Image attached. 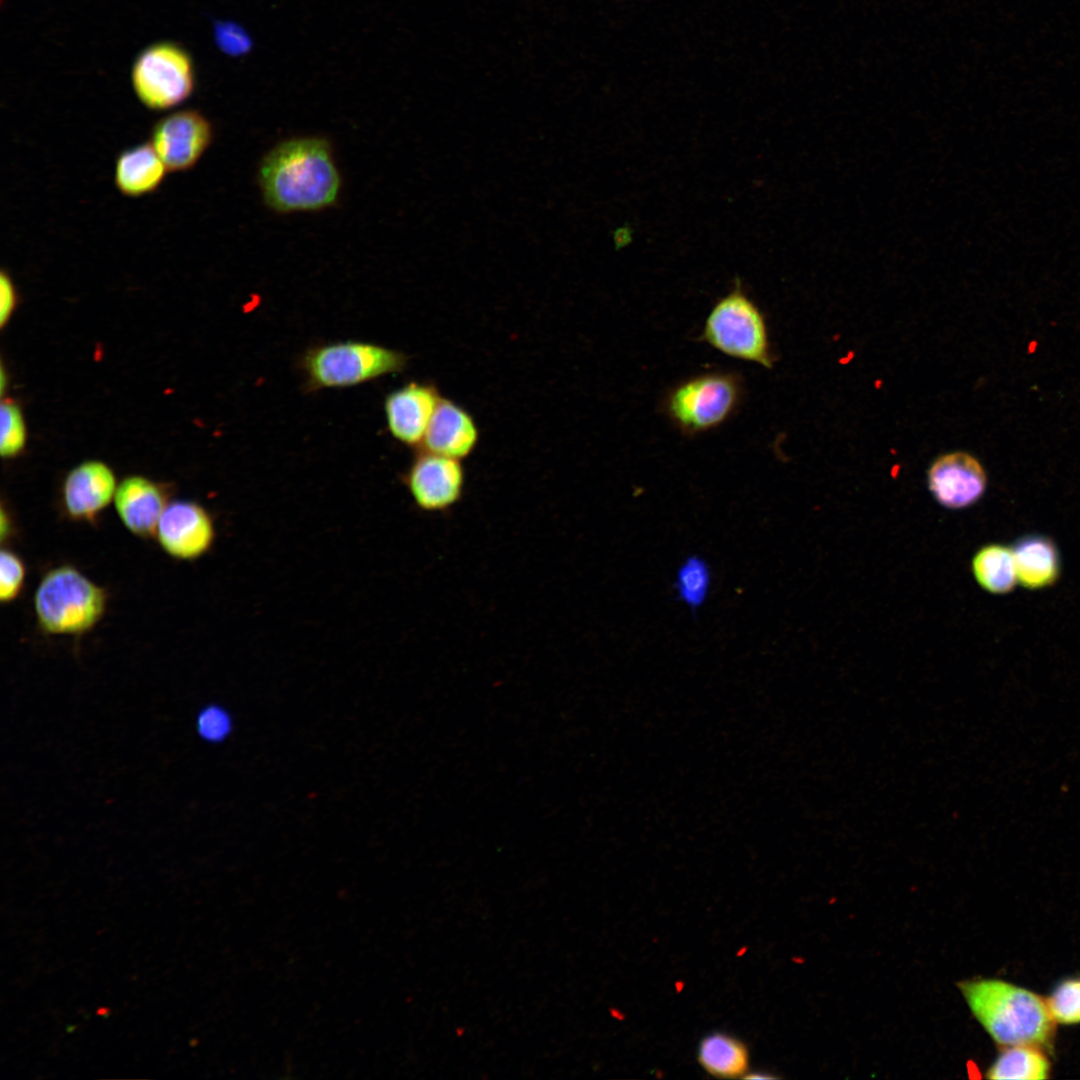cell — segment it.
Returning <instances> with one entry per match:
<instances>
[{"instance_id": "cell-2", "label": "cell", "mask_w": 1080, "mask_h": 1080, "mask_svg": "<svg viewBox=\"0 0 1080 1080\" xmlns=\"http://www.w3.org/2000/svg\"><path fill=\"white\" fill-rule=\"evenodd\" d=\"M959 988L971 1012L995 1042L1047 1046L1054 1019L1037 994L998 979L966 980Z\"/></svg>"}, {"instance_id": "cell-28", "label": "cell", "mask_w": 1080, "mask_h": 1080, "mask_svg": "<svg viewBox=\"0 0 1080 1080\" xmlns=\"http://www.w3.org/2000/svg\"><path fill=\"white\" fill-rule=\"evenodd\" d=\"M12 522L9 513L2 506L1 508V541L4 543L5 539L11 536Z\"/></svg>"}, {"instance_id": "cell-1", "label": "cell", "mask_w": 1080, "mask_h": 1080, "mask_svg": "<svg viewBox=\"0 0 1080 1080\" xmlns=\"http://www.w3.org/2000/svg\"><path fill=\"white\" fill-rule=\"evenodd\" d=\"M258 178L266 204L282 213L330 207L341 188L330 145L317 137L277 145L262 160Z\"/></svg>"}, {"instance_id": "cell-18", "label": "cell", "mask_w": 1080, "mask_h": 1080, "mask_svg": "<svg viewBox=\"0 0 1080 1080\" xmlns=\"http://www.w3.org/2000/svg\"><path fill=\"white\" fill-rule=\"evenodd\" d=\"M697 1059L708 1074L730 1079L744 1078L750 1061L747 1046L722 1032L710 1033L700 1041Z\"/></svg>"}, {"instance_id": "cell-5", "label": "cell", "mask_w": 1080, "mask_h": 1080, "mask_svg": "<svg viewBox=\"0 0 1080 1080\" xmlns=\"http://www.w3.org/2000/svg\"><path fill=\"white\" fill-rule=\"evenodd\" d=\"M699 340L728 357L766 369L776 360L766 316L739 281L714 303Z\"/></svg>"}, {"instance_id": "cell-17", "label": "cell", "mask_w": 1080, "mask_h": 1080, "mask_svg": "<svg viewBox=\"0 0 1080 1080\" xmlns=\"http://www.w3.org/2000/svg\"><path fill=\"white\" fill-rule=\"evenodd\" d=\"M167 168L150 142L121 151L115 160L114 183L127 197H141L156 191Z\"/></svg>"}, {"instance_id": "cell-22", "label": "cell", "mask_w": 1080, "mask_h": 1080, "mask_svg": "<svg viewBox=\"0 0 1080 1080\" xmlns=\"http://www.w3.org/2000/svg\"><path fill=\"white\" fill-rule=\"evenodd\" d=\"M0 452L10 458L19 454L26 442V427L20 408L12 401H4L0 412Z\"/></svg>"}, {"instance_id": "cell-12", "label": "cell", "mask_w": 1080, "mask_h": 1080, "mask_svg": "<svg viewBox=\"0 0 1080 1080\" xmlns=\"http://www.w3.org/2000/svg\"><path fill=\"white\" fill-rule=\"evenodd\" d=\"M987 477L972 455L956 451L937 458L928 471V485L936 500L951 509L976 503L985 492Z\"/></svg>"}, {"instance_id": "cell-19", "label": "cell", "mask_w": 1080, "mask_h": 1080, "mask_svg": "<svg viewBox=\"0 0 1080 1080\" xmlns=\"http://www.w3.org/2000/svg\"><path fill=\"white\" fill-rule=\"evenodd\" d=\"M972 572L977 583L992 594H1007L1018 582L1012 548L1003 544H989L978 550L972 559Z\"/></svg>"}, {"instance_id": "cell-9", "label": "cell", "mask_w": 1080, "mask_h": 1080, "mask_svg": "<svg viewBox=\"0 0 1080 1080\" xmlns=\"http://www.w3.org/2000/svg\"><path fill=\"white\" fill-rule=\"evenodd\" d=\"M213 139L210 121L199 111L179 110L158 119L150 131V143L168 171L192 169Z\"/></svg>"}, {"instance_id": "cell-4", "label": "cell", "mask_w": 1080, "mask_h": 1080, "mask_svg": "<svg viewBox=\"0 0 1080 1080\" xmlns=\"http://www.w3.org/2000/svg\"><path fill=\"white\" fill-rule=\"evenodd\" d=\"M106 590L72 565L47 571L34 593L33 607L40 629L50 635L79 636L104 617Z\"/></svg>"}, {"instance_id": "cell-27", "label": "cell", "mask_w": 1080, "mask_h": 1080, "mask_svg": "<svg viewBox=\"0 0 1080 1080\" xmlns=\"http://www.w3.org/2000/svg\"><path fill=\"white\" fill-rule=\"evenodd\" d=\"M17 303V292L10 274L2 270L0 275V322L3 326L10 318Z\"/></svg>"}, {"instance_id": "cell-20", "label": "cell", "mask_w": 1080, "mask_h": 1080, "mask_svg": "<svg viewBox=\"0 0 1080 1080\" xmlns=\"http://www.w3.org/2000/svg\"><path fill=\"white\" fill-rule=\"evenodd\" d=\"M1049 1068L1048 1059L1038 1047L1014 1045L999 1054L987 1070L986 1077L998 1080H1039L1048 1077Z\"/></svg>"}, {"instance_id": "cell-21", "label": "cell", "mask_w": 1080, "mask_h": 1080, "mask_svg": "<svg viewBox=\"0 0 1080 1080\" xmlns=\"http://www.w3.org/2000/svg\"><path fill=\"white\" fill-rule=\"evenodd\" d=\"M712 572L707 560L698 554L686 556L678 565L673 588L677 599L693 613L701 609L710 594Z\"/></svg>"}, {"instance_id": "cell-26", "label": "cell", "mask_w": 1080, "mask_h": 1080, "mask_svg": "<svg viewBox=\"0 0 1080 1080\" xmlns=\"http://www.w3.org/2000/svg\"><path fill=\"white\" fill-rule=\"evenodd\" d=\"M215 32L219 46L230 54L239 53L247 46V37L233 24H220Z\"/></svg>"}, {"instance_id": "cell-15", "label": "cell", "mask_w": 1080, "mask_h": 1080, "mask_svg": "<svg viewBox=\"0 0 1080 1080\" xmlns=\"http://www.w3.org/2000/svg\"><path fill=\"white\" fill-rule=\"evenodd\" d=\"M113 502L123 526L143 539L155 536L159 520L168 505L165 489L140 475L124 478L117 486Z\"/></svg>"}, {"instance_id": "cell-6", "label": "cell", "mask_w": 1080, "mask_h": 1080, "mask_svg": "<svg viewBox=\"0 0 1080 1080\" xmlns=\"http://www.w3.org/2000/svg\"><path fill=\"white\" fill-rule=\"evenodd\" d=\"M408 356L369 342L343 341L311 348L302 366L311 388H343L403 371Z\"/></svg>"}, {"instance_id": "cell-16", "label": "cell", "mask_w": 1080, "mask_h": 1080, "mask_svg": "<svg viewBox=\"0 0 1080 1080\" xmlns=\"http://www.w3.org/2000/svg\"><path fill=\"white\" fill-rule=\"evenodd\" d=\"M1018 582L1030 590L1044 589L1060 577L1061 559L1055 542L1042 534H1028L1011 546Z\"/></svg>"}, {"instance_id": "cell-25", "label": "cell", "mask_w": 1080, "mask_h": 1080, "mask_svg": "<svg viewBox=\"0 0 1080 1080\" xmlns=\"http://www.w3.org/2000/svg\"><path fill=\"white\" fill-rule=\"evenodd\" d=\"M233 728L229 713L219 705H208L199 711L196 718L198 735L212 743L225 740Z\"/></svg>"}, {"instance_id": "cell-10", "label": "cell", "mask_w": 1080, "mask_h": 1080, "mask_svg": "<svg viewBox=\"0 0 1080 1080\" xmlns=\"http://www.w3.org/2000/svg\"><path fill=\"white\" fill-rule=\"evenodd\" d=\"M155 537L170 557L192 561L212 548L216 537L215 524L211 514L201 504L176 500L165 508Z\"/></svg>"}, {"instance_id": "cell-8", "label": "cell", "mask_w": 1080, "mask_h": 1080, "mask_svg": "<svg viewBox=\"0 0 1080 1080\" xmlns=\"http://www.w3.org/2000/svg\"><path fill=\"white\" fill-rule=\"evenodd\" d=\"M401 481L418 510L445 514L462 500L467 472L462 460L416 450Z\"/></svg>"}, {"instance_id": "cell-13", "label": "cell", "mask_w": 1080, "mask_h": 1080, "mask_svg": "<svg viewBox=\"0 0 1080 1080\" xmlns=\"http://www.w3.org/2000/svg\"><path fill=\"white\" fill-rule=\"evenodd\" d=\"M113 470L100 461H86L74 467L62 486L66 515L75 521L93 522L114 500L117 489Z\"/></svg>"}, {"instance_id": "cell-7", "label": "cell", "mask_w": 1080, "mask_h": 1080, "mask_svg": "<svg viewBox=\"0 0 1080 1080\" xmlns=\"http://www.w3.org/2000/svg\"><path fill=\"white\" fill-rule=\"evenodd\" d=\"M194 83L189 55L171 43L145 49L132 69L134 91L151 110H167L184 102L192 94Z\"/></svg>"}, {"instance_id": "cell-23", "label": "cell", "mask_w": 1080, "mask_h": 1080, "mask_svg": "<svg viewBox=\"0 0 1080 1080\" xmlns=\"http://www.w3.org/2000/svg\"><path fill=\"white\" fill-rule=\"evenodd\" d=\"M1054 1021L1061 1024L1080 1023V979L1060 983L1046 1001Z\"/></svg>"}, {"instance_id": "cell-11", "label": "cell", "mask_w": 1080, "mask_h": 1080, "mask_svg": "<svg viewBox=\"0 0 1080 1080\" xmlns=\"http://www.w3.org/2000/svg\"><path fill=\"white\" fill-rule=\"evenodd\" d=\"M442 396L432 382L411 381L390 392L384 402L390 434L418 450Z\"/></svg>"}, {"instance_id": "cell-24", "label": "cell", "mask_w": 1080, "mask_h": 1080, "mask_svg": "<svg viewBox=\"0 0 1080 1080\" xmlns=\"http://www.w3.org/2000/svg\"><path fill=\"white\" fill-rule=\"evenodd\" d=\"M26 567L21 557L10 549H2L0 554V601L9 604L16 600L23 590Z\"/></svg>"}, {"instance_id": "cell-14", "label": "cell", "mask_w": 1080, "mask_h": 1080, "mask_svg": "<svg viewBox=\"0 0 1080 1080\" xmlns=\"http://www.w3.org/2000/svg\"><path fill=\"white\" fill-rule=\"evenodd\" d=\"M479 441L480 429L474 416L458 402L442 396L418 450L463 461L474 453Z\"/></svg>"}, {"instance_id": "cell-3", "label": "cell", "mask_w": 1080, "mask_h": 1080, "mask_svg": "<svg viewBox=\"0 0 1080 1080\" xmlns=\"http://www.w3.org/2000/svg\"><path fill=\"white\" fill-rule=\"evenodd\" d=\"M744 395L740 374L711 370L671 386L661 400V410L680 434L695 437L727 423L741 407Z\"/></svg>"}]
</instances>
